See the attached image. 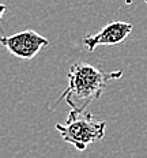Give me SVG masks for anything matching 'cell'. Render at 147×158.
Instances as JSON below:
<instances>
[{
  "instance_id": "obj_3",
  "label": "cell",
  "mask_w": 147,
  "mask_h": 158,
  "mask_svg": "<svg viewBox=\"0 0 147 158\" xmlns=\"http://www.w3.org/2000/svg\"><path fill=\"white\" fill-rule=\"evenodd\" d=\"M0 44L16 57L31 60L40 53L42 48L48 47L49 40L35 30L27 29L12 35H0Z\"/></svg>"
},
{
  "instance_id": "obj_5",
  "label": "cell",
  "mask_w": 147,
  "mask_h": 158,
  "mask_svg": "<svg viewBox=\"0 0 147 158\" xmlns=\"http://www.w3.org/2000/svg\"><path fill=\"white\" fill-rule=\"evenodd\" d=\"M6 10H7V6L3 4V3H0V21H2V18H3V15H4Z\"/></svg>"
},
{
  "instance_id": "obj_2",
  "label": "cell",
  "mask_w": 147,
  "mask_h": 158,
  "mask_svg": "<svg viewBox=\"0 0 147 158\" xmlns=\"http://www.w3.org/2000/svg\"><path fill=\"white\" fill-rule=\"evenodd\" d=\"M55 128L64 142L72 144L76 150L84 151L90 144L105 136L106 121L97 120L90 112L71 109L67 120L64 123H57Z\"/></svg>"
},
{
  "instance_id": "obj_6",
  "label": "cell",
  "mask_w": 147,
  "mask_h": 158,
  "mask_svg": "<svg viewBox=\"0 0 147 158\" xmlns=\"http://www.w3.org/2000/svg\"><path fill=\"white\" fill-rule=\"evenodd\" d=\"M145 4H147V0H145Z\"/></svg>"
},
{
  "instance_id": "obj_4",
  "label": "cell",
  "mask_w": 147,
  "mask_h": 158,
  "mask_svg": "<svg viewBox=\"0 0 147 158\" xmlns=\"http://www.w3.org/2000/svg\"><path fill=\"white\" fill-rule=\"evenodd\" d=\"M133 30L132 23L121 21H114L105 25L96 34H89L83 38V47L89 52H94L98 47L104 45H117L121 44L129 37V34Z\"/></svg>"
},
{
  "instance_id": "obj_1",
  "label": "cell",
  "mask_w": 147,
  "mask_h": 158,
  "mask_svg": "<svg viewBox=\"0 0 147 158\" xmlns=\"http://www.w3.org/2000/svg\"><path fill=\"white\" fill-rule=\"evenodd\" d=\"M123 77V71L104 72L93 64L78 61L74 63L68 70V86L59 97L57 104L65 101L71 109L84 112L86 108L101 98L108 83Z\"/></svg>"
}]
</instances>
